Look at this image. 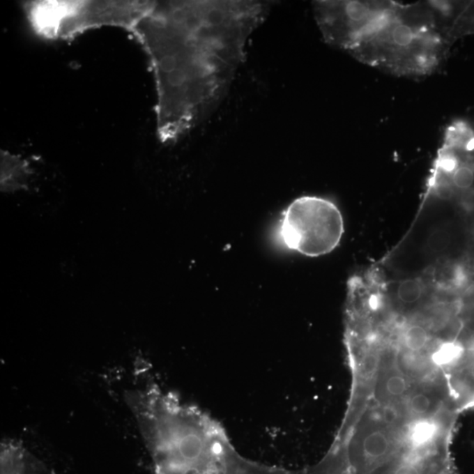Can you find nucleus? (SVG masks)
<instances>
[{
    "label": "nucleus",
    "mask_w": 474,
    "mask_h": 474,
    "mask_svg": "<svg viewBox=\"0 0 474 474\" xmlns=\"http://www.w3.org/2000/svg\"><path fill=\"white\" fill-rule=\"evenodd\" d=\"M333 46L398 77L431 75L454 40L436 1L343 0L331 19Z\"/></svg>",
    "instance_id": "nucleus-2"
},
{
    "label": "nucleus",
    "mask_w": 474,
    "mask_h": 474,
    "mask_svg": "<svg viewBox=\"0 0 474 474\" xmlns=\"http://www.w3.org/2000/svg\"><path fill=\"white\" fill-rule=\"evenodd\" d=\"M303 471V474H349L343 467L328 463H318L311 468Z\"/></svg>",
    "instance_id": "nucleus-13"
},
{
    "label": "nucleus",
    "mask_w": 474,
    "mask_h": 474,
    "mask_svg": "<svg viewBox=\"0 0 474 474\" xmlns=\"http://www.w3.org/2000/svg\"><path fill=\"white\" fill-rule=\"evenodd\" d=\"M431 335L425 326L419 323L408 324L399 335V344L403 350L422 353L428 349Z\"/></svg>",
    "instance_id": "nucleus-11"
},
{
    "label": "nucleus",
    "mask_w": 474,
    "mask_h": 474,
    "mask_svg": "<svg viewBox=\"0 0 474 474\" xmlns=\"http://www.w3.org/2000/svg\"><path fill=\"white\" fill-rule=\"evenodd\" d=\"M268 13L259 1L155 2L132 33L150 59L159 140H177L218 102Z\"/></svg>",
    "instance_id": "nucleus-1"
},
{
    "label": "nucleus",
    "mask_w": 474,
    "mask_h": 474,
    "mask_svg": "<svg viewBox=\"0 0 474 474\" xmlns=\"http://www.w3.org/2000/svg\"><path fill=\"white\" fill-rule=\"evenodd\" d=\"M463 372L466 378L474 384V358L465 365Z\"/></svg>",
    "instance_id": "nucleus-14"
},
{
    "label": "nucleus",
    "mask_w": 474,
    "mask_h": 474,
    "mask_svg": "<svg viewBox=\"0 0 474 474\" xmlns=\"http://www.w3.org/2000/svg\"><path fill=\"white\" fill-rule=\"evenodd\" d=\"M407 413L414 419L431 418L438 411V402L432 392L418 390L405 399Z\"/></svg>",
    "instance_id": "nucleus-9"
},
{
    "label": "nucleus",
    "mask_w": 474,
    "mask_h": 474,
    "mask_svg": "<svg viewBox=\"0 0 474 474\" xmlns=\"http://www.w3.org/2000/svg\"><path fill=\"white\" fill-rule=\"evenodd\" d=\"M465 353L466 349L462 344L456 341H445L435 348L429 358L435 367L449 369L459 365Z\"/></svg>",
    "instance_id": "nucleus-10"
},
{
    "label": "nucleus",
    "mask_w": 474,
    "mask_h": 474,
    "mask_svg": "<svg viewBox=\"0 0 474 474\" xmlns=\"http://www.w3.org/2000/svg\"><path fill=\"white\" fill-rule=\"evenodd\" d=\"M32 174L28 162L18 155L1 151V190L13 192L25 189Z\"/></svg>",
    "instance_id": "nucleus-7"
},
{
    "label": "nucleus",
    "mask_w": 474,
    "mask_h": 474,
    "mask_svg": "<svg viewBox=\"0 0 474 474\" xmlns=\"http://www.w3.org/2000/svg\"><path fill=\"white\" fill-rule=\"evenodd\" d=\"M1 474H52L33 457L22 443L8 441L2 443L0 453Z\"/></svg>",
    "instance_id": "nucleus-6"
},
{
    "label": "nucleus",
    "mask_w": 474,
    "mask_h": 474,
    "mask_svg": "<svg viewBox=\"0 0 474 474\" xmlns=\"http://www.w3.org/2000/svg\"><path fill=\"white\" fill-rule=\"evenodd\" d=\"M344 233L343 215L334 202L317 196H303L281 213L274 239L284 249L318 257L336 250Z\"/></svg>",
    "instance_id": "nucleus-5"
},
{
    "label": "nucleus",
    "mask_w": 474,
    "mask_h": 474,
    "mask_svg": "<svg viewBox=\"0 0 474 474\" xmlns=\"http://www.w3.org/2000/svg\"><path fill=\"white\" fill-rule=\"evenodd\" d=\"M425 293V286L418 280H406L399 284L396 296L403 306H412L421 300Z\"/></svg>",
    "instance_id": "nucleus-12"
},
{
    "label": "nucleus",
    "mask_w": 474,
    "mask_h": 474,
    "mask_svg": "<svg viewBox=\"0 0 474 474\" xmlns=\"http://www.w3.org/2000/svg\"><path fill=\"white\" fill-rule=\"evenodd\" d=\"M126 402L137 419L153 474H240L245 457L223 426L154 382L131 389Z\"/></svg>",
    "instance_id": "nucleus-3"
},
{
    "label": "nucleus",
    "mask_w": 474,
    "mask_h": 474,
    "mask_svg": "<svg viewBox=\"0 0 474 474\" xmlns=\"http://www.w3.org/2000/svg\"><path fill=\"white\" fill-rule=\"evenodd\" d=\"M155 4L139 0H33L22 6L37 36L66 40L103 28L133 33Z\"/></svg>",
    "instance_id": "nucleus-4"
},
{
    "label": "nucleus",
    "mask_w": 474,
    "mask_h": 474,
    "mask_svg": "<svg viewBox=\"0 0 474 474\" xmlns=\"http://www.w3.org/2000/svg\"><path fill=\"white\" fill-rule=\"evenodd\" d=\"M378 385L379 401L395 402L407 398L411 384L408 376L395 365L381 372L379 376Z\"/></svg>",
    "instance_id": "nucleus-8"
},
{
    "label": "nucleus",
    "mask_w": 474,
    "mask_h": 474,
    "mask_svg": "<svg viewBox=\"0 0 474 474\" xmlns=\"http://www.w3.org/2000/svg\"><path fill=\"white\" fill-rule=\"evenodd\" d=\"M465 407H466V408H473L474 407V395H473V397H471L469 399V401L466 402Z\"/></svg>",
    "instance_id": "nucleus-15"
}]
</instances>
